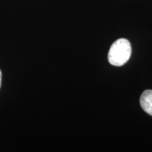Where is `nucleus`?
Returning a JSON list of instances; mask_svg holds the SVG:
<instances>
[{
	"label": "nucleus",
	"mask_w": 152,
	"mask_h": 152,
	"mask_svg": "<svg viewBox=\"0 0 152 152\" xmlns=\"http://www.w3.org/2000/svg\"><path fill=\"white\" fill-rule=\"evenodd\" d=\"M131 45L128 39L121 38L112 44L108 58L111 65L121 66L126 64L131 56Z\"/></svg>",
	"instance_id": "obj_1"
},
{
	"label": "nucleus",
	"mask_w": 152,
	"mask_h": 152,
	"mask_svg": "<svg viewBox=\"0 0 152 152\" xmlns=\"http://www.w3.org/2000/svg\"><path fill=\"white\" fill-rule=\"evenodd\" d=\"M1 72L0 70V87H1Z\"/></svg>",
	"instance_id": "obj_3"
},
{
	"label": "nucleus",
	"mask_w": 152,
	"mask_h": 152,
	"mask_svg": "<svg viewBox=\"0 0 152 152\" xmlns=\"http://www.w3.org/2000/svg\"><path fill=\"white\" fill-rule=\"evenodd\" d=\"M140 105L146 113L152 115V90H146L140 97Z\"/></svg>",
	"instance_id": "obj_2"
}]
</instances>
